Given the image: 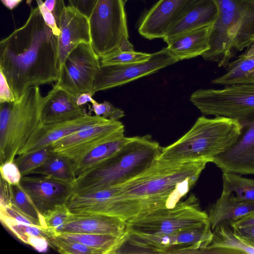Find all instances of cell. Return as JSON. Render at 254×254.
<instances>
[{
	"label": "cell",
	"mask_w": 254,
	"mask_h": 254,
	"mask_svg": "<svg viewBox=\"0 0 254 254\" xmlns=\"http://www.w3.org/2000/svg\"><path fill=\"white\" fill-rule=\"evenodd\" d=\"M127 230V222L118 217L101 214L70 212L65 223L56 231V234H102L122 238L126 234Z\"/></svg>",
	"instance_id": "obj_19"
},
{
	"label": "cell",
	"mask_w": 254,
	"mask_h": 254,
	"mask_svg": "<svg viewBox=\"0 0 254 254\" xmlns=\"http://www.w3.org/2000/svg\"><path fill=\"white\" fill-rule=\"evenodd\" d=\"M22 0H1L3 4L10 10L16 7Z\"/></svg>",
	"instance_id": "obj_47"
},
{
	"label": "cell",
	"mask_w": 254,
	"mask_h": 254,
	"mask_svg": "<svg viewBox=\"0 0 254 254\" xmlns=\"http://www.w3.org/2000/svg\"><path fill=\"white\" fill-rule=\"evenodd\" d=\"M1 224L19 240L33 248L38 246L43 237L46 238L48 241L49 238L56 234L52 229L35 225L8 222Z\"/></svg>",
	"instance_id": "obj_30"
},
{
	"label": "cell",
	"mask_w": 254,
	"mask_h": 254,
	"mask_svg": "<svg viewBox=\"0 0 254 254\" xmlns=\"http://www.w3.org/2000/svg\"><path fill=\"white\" fill-rule=\"evenodd\" d=\"M222 191L231 192L238 201L254 203V179L242 177L240 174L223 172Z\"/></svg>",
	"instance_id": "obj_28"
},
{
	"label": "cell",
	"mask_w": 254,
	"mask_h": 254,
	"mask_svg": "<svg viewBox=\"0 0 254 254\" xmlns=\"http://www.w3.org/2000/svg\"><path fill=\"white\" fill-rule=\"evenodd\" d=\"M212 232V240L202 253L254 254V244L239 237L229 221L220 223Z\"/></svg>",
	"instance_id": "obj_24"
},
{
	"label": "cell",
	"mask_w": 254,
	"mask_h": 254,
	"mask_svg": "<svg viewBox=\"0 0 254 254\" xmlns=\"http://www.w3.org/2000/svg\"><path fill=\"white\" fill-rule=\"evenodd\" d=\"M197 0H159L145 14L138 27L139 34L152 40L163 39L168 29Z\"/></svg>",
	"instance_id": "obj_16"
},
{
	"label": "cell",
	"mask_w": 254,
	"mask_h": 254,
	"mask_svg": "<svg viewBox=\"0 0 254 254\" xmlns=\"http://www.w3.org/2000/svg\"><path fill=\"white\" fill-rule=\"evenodd\" d=\"M70 214L66 204L59 205L45 215L47 228L55 233L65 223Z\"/></svg>",
	"instance_id": "obj_36"
},
{
	"label": "cell",
	"mask_w": 254,
	"mask_h": 254,
	"mask_svg": "<svg viewBox=\"0 0 254 254\" xmlns=\"http://www.w3.org/2000/svg\"><path fill=\"white\" fill-rule=\"evenodd\" d=\"M216 1L218 13L209 35L210 48L201 56L220 67L254 42V0Z\"/></svg>",
	"instance_id": "obj_5"
},
{
	"label": "cell",
	"mask_w": 254,
	"mask_h": 254,
	"mask_svg": "<svg viewBox=\"0 0 254 254\" xmlns=\"http://www.w3.org/2000/svg\"><path fill=\"white\" fill-rule=\"evenodd\" d=\"M0 209L1 223L8 222L18 224H31L44 228L40 222L25 215L12 204L0 206Z\"/></svg>",
	"instance_id": "obj_35"
},
{
	"label": "cell",
	"mask_w": 254,
	"mask_h": 254,
	"mask_svg": "<svg viewBox=\"0 0 254 254\" xmlns=\"http://www.w3.org/2000/svg\"><path fill=\"white\" fill-rule=\"evenodd\" d=\"M216 0H197L166 32V43L182 34L214 24L218 16Z\"/></svg>",
	"instance_id": "obj_21"
},
{
	"label": "cell",
	"mask_w": 254,
	"mask_h": 254,
	"mask_svg": "<svg viewBox=\"0 0 254 254\" xmlns=\"http://www.w3.org/2000/svg\"><path fill=\"white\" fill-rule=\"evenodd\" d=\"M247 50H254V42L249 47L247 48Z\"/></svg>",
	"instance_id": "obj_48"
},
{
	"label": "cell",
	"mask_w": 254,
	"mask_h": 254,
	"mask_svg": "<svg viewBox=\"0 0 254 254\" xmlns=\"http://www.w3.org/2000/svg\"><path fill=\"white\" fill-rule=\"evenodd\" d=\"M54 154L50 145L18 155L14 161L18 166L22 176H24L28 175L31 172L42 165Z\"/></svg>",
	"instance_id": "obj_31"
},
{
	"label": "cell",
	"mask_w": 254,
	"mask_h": 254,
	"mask_svg": "<svg viewBox=\"0 0 254 254\" xmlns=\"http://www.w3.org/2000/svg\"><path fill=\"white\" fill-rule=\"evenodd\" d=\"M118 51L124 52L134 51L133 46L128 40V35H126L122 39Z\"/></svg>",
	"instance_id": "obj_46"
},
{
	"label": "cell",
	"mask_w": 254,
	"mask_h": 254,
	"mask_svg": "<svg viewBox=\"0 0 254 254\" xmlns=\"http://www.w3.org/2000/svg\"><path fill=\"white\" fill-rule=\"evenodd\" d=\"M44 3L47 9L55 16L59 27L61 15L65 7L64 0H45Z\"/></svg>",
	"instance_id": "obj_42"
},
{
	"label": "cell",
	"mask_w": 254,
	"mask_h": 254,
	"mask_svg": "<svg viewBox=\"0 0 254 254\" xmlns=\"http://www.w3.org/2000/svg\"><path fill=\"white\" fill-rule=\"evenodd\" d=\"M33 0H26V4L30 6Z\"/></svg>",
	"instance_id": "obj_49"
},
{
	"label": "cell",
	"mask_w": 254,
	"mask_h": 254,
	"mask_svg": "<svg viewBox=\"0 0 254 254\" xmlns=\"http://www.w3.org/2000/svg\"><path fill=\"white\" fill-rule=\"evenodd\" d=\"M0 75V104L15 102V97L5 76L1 71Z\"/></svg>",
	"instance_id": "obj_41"
},
{
	"label": "cell",
	"mask_w": 254,
	"mask_h": 254,
	"mask_svg": "<svg viewBox=\"0 0 254 254\" xmlns=\"http://www.w3.org/2000/svg\"><path fill=\"white\" fill-rule=\"evenodd\" d=\"M12 197L11 204L28 216L38 221L46 229H48L44 217L40 213L34 202L23 190L20 184L12 185Z\"/></svg>",
	"instance_id": "obj_32"
},
{
	"label": "cell",
	"mask_w": 254,
	"mask_h": 254,
	"mask_svg": "<svg viewBox=\"0 0 254 254\" xmlns=\"http://www.w3.org/2000/svg\"><path fill=\"white\" fill-rule=\"evenodd\" d=\"M213 24L182 34L166 42L167 48L178 62L201 56L210 48L209 35Z\"/></svg>",
	"instance_id": "obj_23"
},
{
	"label": "cell",
	"mask_w": 254,
	"mask_h": 254,
	"mask_svg": "<svg viewBox=\"0 0 254 254\" xmlns=\"http://www.w3.org/2000/svg\"><path fill=\"white\" fill-rule=\"evenodd\" d=\"M69 5L89 18L98 0H68Z\"/></svg>",
	"instance_id": "obj_40"
},
{
	"label": "cell",
	"mask_w": 254,
	"mask_h": 254,
	"mask_svg": "<svg viewBox=\"0 0 254 254\" xmlns=\"http://www.w3.org/2000/svg\"><path fill=\"white\" fill-rule=\"evenodd\" d=\"M0 71L15 101L30 87L58 81V37L46 24L38 6L31 8L22 26L0 41Z\"/></svg>",
	"instance_id": "obj_1"
},
{
	"label": "cell",
	"mask_w": 254,
	"mask_h": 254,
	"mask_svg": "<svg viewBox=\"0 0 254 254\" xmlns=\"http://www.w3.org/2000/svg\"><path fill=\"white\" fill-rule=\"evenodd\" d=\"M243 126L237 120L223 116H201L178 140L162 147L159 159L178 162L206 160L233 145L241 135Z\"/></svg>",
	"instance_id": "obj_4"
},
{
	"label": "cell",
	"mask_w": 254,
	"mask_h": 254,
	"mask_svg": "<svg viewBox=\"0 0 254 254\" xmlns=\"http://www.w3.org/2000/svg\"><path fill=\"white\" fill-rule=\"evenodd\" d=\"M36 0L46 24L52 29L54 34L58 37L60 35V30L55 16L47 9L42 0Z\"/></svg>",
	"instance_id": "obj_39"
},
{
	"label": "cell",
	"mask_w": 254,
	"mask_h": 254,
	"mask_svg": "<svg viewBox=\"0 0 254 254\" xmlns=\"http://www.w3.org/2000/svg\"><path fill=\"white\" fill-rule=\"evenodd\" d=\"M150 54L135 51L124 52L116 51L100 58L101 65L127 64L148 60Z\"/></svg>",
	"instance_id": "obj_34"
},
{
	"label": "cell",
	"mask_w": 254,
	"mask_h": 254,
	"mask_svg": "<svg viewBox=\"0 0 254 254\" xmlns=\"http://www.w3.org/2000/svg\"><path fill=\"white\" fill-rule=\"evenodd\" d=\"M226 72L213 79L211 83L224 86L254 81V54L244 53L226 65Z\"/></svg>",
	"instance_id": "obj_26"
},
{
	"label": "cell",
	"mask_w": 254,
	"mask_h": 254,
	"mask_svg": "<svg viewBox=\"0 0 254 254\" xmlns=\"http://www.w3.org/2000/svg\"><path fill=\"white\" fill-rule=\"evenodd\" d=\"M93 95L94 94L92 92H87L82 93L76 97V104L79 106H82L89 102L92 104L95 101L92 98Z\"/></svg>",
	"instance_id": "obj_45"
},
{
	"label": "cell",
	"mask_w": 254,
	"mask_h": 254,
	"mask_svg": "<svg viewBox=\"0 0 254 254\" xmlns=\"http://www.w3.org/2000/svg\"><path fill=\"white\" fill-rule=\"evenodd\" d=\"M241 124L242 133L237 141L212 162L222 172L254 174V121Z\"/></svg>",
	"instance_id": "obj_15"
},
{
	"label": "cell",
	"mask_w": 254,
	"mask_h": 254,
	"mask_svg": "<svg viewBox=\"0 0 254 254\" xmlns=\"http://www.w3.org/2000/svg\"><path fill=\"white\" fill-rule=\"evenodd\" d=\"M235 233L244 240L254 244V225L233 228Z\"/></svg>",
	"instance_id": "obj_43"
},
{
	"label": "cell",
	"mask_w": 254,
	"mask_h": 254,
	"mask_svg": "<svg viewBox=\"0 0 254 254\" xmlns=\"http://www.w3.org/2000/svg\"><path fill=\"white\" fill-rule=\"evenodd\" d=\"M254 211V203L237 200L233 193L222 191L209 209L208 221L212 231L220 223L236 221Z\"/></svg>",
	"instance_id": "obj_25"
},
{
	"label": "cell",
	"mask_w": 254,
	"mask_h": 254,
	"mask_svg": "<svg viewBox=\"0 0 254 254\" xmlns=\"http://www.w3.org/2000/svg\"><path fill=\"white\" fill-rule=\"evenodd\" d=\"M58 51L60 70L69 53L81 43H91L88 18L68 5L64 9L59 25Z\"/></svg>",
	"instance_id": "obj_17"
},
{
	"label": "cell",
	"mask_w": 254,
	"mask_h": 254,
	"mask_svg": "<svg viewBox=\"0 0 254 254\" xmlns=\"http://www.w3.org/2000/svg\"><path fill=\"white\" fill-rule=\"evenodd\" d=\"M161 148L149 134L132 137L109 159L77 178L73 185V193L92 191L130 180L153 164Z\"/></svg>",
	"instance_id": "obj_3"
},
{
	"label": "cell",
	"mask_w": 254,
	"mask_h": 254,
	"mask_svg": "<svg viewBox=\"0 0 254 254\" xmlns=\"http://www.w3.org/2000/svg\"><path fill=\"white\" fill-rule=\"evenodd\" d=\"M127 232L139 234L162 235L186 231L208 222L193 194L171 208L155 210L127 220Z\"/></svg>",
	"instance_id": "obj_8"
},
{
	"label": "cell",
	"mask_w": 254,
	"mask_h": 254,
	"mask_svg": "<svg viewBox=\"0 0 254 254\" xmlns=\"http://www.w3.org/2000/svg\"><path fill=\"white\" fill-rule=\"evenodd\" d=\"M229 222L232 228L254 225V211L236 221Z\"/></svg>",
	"instance_id": "obj_44"
},
{
	"label": "cell",
	"mask_w": 254,
	"mask_h": 254,
	"mask_svg": "<svg viewBox=\"0 0 254 254\" xmlns=\"http://www.w3.org/2000/svg\"><path fill=\"white\" fill-rule=\"evenodd\" d=\"M49 246L63 254H103L101 251L54 234L48 240Z\"/></svg>",
	"instance_id": "obj_33"
},
{
	"label": "cell",
	"mask_w": 254,
	"mask_h": 254,
	"mask_svg": "<svg viewBox=\"0 0 254 254\" xmlns=\"http://www.w3.org/2000/svg\"><path fill=\"white\" fill-rule=\"evenodd\" d=\"M101 116H86L76 119L40 126L17 155L52 145L58 140L81 129L107 121Z\"/></svg>",
	"instance_id": "obj_18"
},
{
	"label": "cell",
	"mask_w": 254,
	"mask_h": 254,
	"mask_svg": "<svg viewBox=\"0 0 254 254\" xmlns=\"http://www.w3.org/2000/svg\"><path fill=\"white\" fill-rule=\"evenodd\" d=\"M208 162L158 158L147 170L117 186L107 215L127 221L136 216L174 207L193 188Z\"/></svg>",
	"instance_id": "obj_2"
},
{
	"label": "cell",
	"mask_w": 254,
	"mask_h": 254,
	"mask_svg": "<svg viewBox=\"0 0 254 254\" xmlns=\"http://www.w3.org/2000/svg\"><path fill=\"white\" fill-rule=\"evenodd\" d=\"M55 235L98 249L103 254H112L122 238L102 234L60 233Z\"/></svg>",
	"instance_id": "obj_29"
},
{
	"label": "cell",
	"mask_w": 254,
	"mask_h": 254,
	"mask_svg": "<svg viewBox=\"0 0 254 254\" xmlns=\"http://www.w3.org/2000/svg\"><path fill=\"white\" fill-rule=\"evenodd\" d=\"M46 99L39 86L28 89L13 103L0 104V164L14 161L19 151L41 126Z\"/></svg>",
	"instance_id": "obj_6"
},
{
	"label": "cell",
	"mask_w": 254,
	"mask_h": 254,
	"mask_svg": "<svg viewBox=\"0 0 254 254\" xmlns=\"http://www.w3.org/2000/svg\"><path fill=\"white\" fill-rule=\"evenodd\" d=\"M100 67V58L91 43H81L66 58L55 84L75 97L84 92L93 94L94 82Z\"/></svg>",
	"instance_id": "obj_11"
},
{
	"label": "cell",
	"mask_w": 254,
	"mask_h": 254,
	"mask_svg": "<svg viewBox=\"0 0 254 254\" xmlns=\"http://www.w3.org/2000/svg\"><path fill=\"white\" fill-rule=\"evenodd\" d=\"M167 47L151 54L142 62L120 64L101 65L94 82L93 92L123 85L177 63Z\"/></svg>",
	"instance_id": "obj_12"
},
{
	"label": "cell",
	"mask_w": 254,
	"mask_h": 254,
	"mask_svg": "<svg viewBox=\"0 0 254 254\" xmlns=\"http://www.w3.org/2000/svg\"><path fill=\"white\" fill-rule=\"evenodd\" d=\"M124 132V126L74 162L73 168L76 178L90 172L100 165L129 141L132 137L125 136Z\"/></svg>",
	"instance_id": "obj_22"
},
{
	"label": "cell",
	"mask_w": 254,
	"mask_h": 254,
	"mask_svg": "<svg viewBox=\"0 0 254 254\" xmlns=\"http://www.w3.org/2000/svg\"><path fill=\"white\" fill-rule=\"evenodd\" d=\"M41 111L43 125L54 124L83 117L88 114L76 102V97L56 84L48 92Z\"/></svg>",
	"instance_id": "obj_20"
},
{
	"label": "cell",
	"mask_w": 254,
	"mask_h": 254,
	"mask_svg": "<svg viewBox=\"0 0 254 254\" xmlns=\"http://www.w3.org/2000/svg\"><path fill=\"white\" fill-rule=\"evenodd\" d=\"M91 110L95 115L111 121H118L125 115L122 110L115 107L111 103L106 101L102 103L95 101L92 103Z\"/></svg>",
	"instance_id": "obj_37"
},
{
	"label": "cell",
	"mask_w": 254,
	"mask_h": 254,
	"mask_svg": "<svg viewBox=\"0 0 254 254\" xmlns=\"http://www.w3.org/2000/svg\"><path fill=\"white\" fill-rule=\"evenodd\" d=\"M1 177L12 185L20 184L22 177L14 161L5 162L0 165Z\"/></svg>",
	"instance_id": "obj_38"
},
{
	"label": "cell",
	"mask_w": 254,
	"mask_h": 254,
	"mask_svg": "<svg viewBox=\"0 0 254 254\" xmlns=\"http://www.w3.org/2000/svg\"><path fill=\"white\" fill-rule=\"evenodd\" d=\"M124 126L118 121H107L81 129L54 143L53 153L76 161Z\"/></svg>",
	"instance_id": "obj_13"
},
{
	"label": "cell",
	"mask_w": 254,
	"mask_h": 254,
	"mask_svg": "<svg viewBox=\"0 0 254 254\" xmlns=\"http://www.w3.org/2000/svg\"><path fill=\"white\" fill-rule=\"evenodd\" d=\"M88 19L91 44L100 58L118 51L128 35L123 0H98Z\"/></svg>",
	"instance_id": "obj_10"
},
{
	"label": "cell",
	"mask_w": 254,
	"mask_h": 254,
	"mask_svg": "<svg viewBox=\"0 0 254 254\" xmlns=\"http://www.w3.org/2000/svg\"><path fill=\"white\" fill-rule=\"evenodd\" d=\"M31 174L49 176L73 185L76 178L73 161L66 157L55 153L28 175Z\"/></svg>",
	"instance_id": "obj_27"
},
{
	"label": "cell",
	"mask_w": 254,
	"mask_h": 254,
	"mask_svg": "<svg viewBox=\"0 0 254 254\" xmlns=\"http://www.w3.org/2000/svg\"><path fill=\"white\" fill-rule=\"evenodd\" d=\"M20 185L43 216L66 204L73 192V184L44 175L22 176Z\"/></svg>",
	"instance_id": "obj_14"
},
{
	"label": "cell",
	"mask_w": 254,
	"mask_h": 254,
	"mask_svg": "<svg viewBox=\"0 0 254 254\" xmlns=\"http://www.w3.org/2000/svg\"><path fill=\"white\" fill-rule=\"evenodd\" d=\"M212 238L209 221L195 228L169 234L127 231L112 254L202 253Z\"/></svg>",
	"instance_id": "obj_7"
},
{
	"label": "cell",
	"mask_w": 254,
	"mask_h": 254,
	"mask_svg": "<svg viewBox=\"0 0 254 254\" xmlns=\"http://www.w3.org/2000/svg\"><path fill=\"white\" fill-rule=\"evenodd\" d=\"M190 101L205 116L225 117L241 124L254 121V81L198 89L191 94Z\"/></svg>",
	"instance_id": "obj_9"
}]
</instances>
